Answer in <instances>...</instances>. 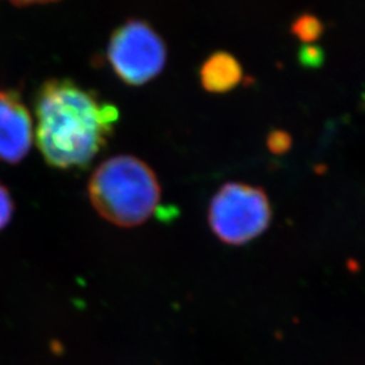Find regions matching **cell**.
<instances>
[{"mask_svg": "<svg viewBox=\"0 0 365 365\" xmlns=\"http://www.w3.org/2000/svg\"><path fill=\"white\" fill-rule=\"evenodd\" d=\"M302 60H303V63H307L309 66H314V63L321 64L322 54L317 48H306L302 53Z\"/></svg>", "mask_w": 365, "mask_h": 365, "instance_id": "10", "label": "cell"}, {"mask_svg": "<svg viewBox=\"0 0 365 365\" xmlns=\"http://www.w3.org/2000/svg\"><path fill=\"white\" fill-rule=\"evenodd\" d=\"M15 6L25 7V6H34V4H45V3H52L57 0H10Z\"/></svg>", "mask_w": 365, "mask_h": 365, "instance_id": "11", "label": "cell"}, {"mask_svg": "<svg viewBox=\"0 0 365 365\" xmlns=\"http://www.w3.org/2000/svg\"><path fill=\"white\" fill-rule=\"evenodd\" d=\"M322 24L314 15H302L292 25V33L303 42H313L322 34Z\"/></svg>", "mask_w": 365, "mask_h": 365, "instance_id": "7", "label": "cell"}, {"mask_svg": "<svg viewBox=\"0 0 365 365\" xmlns=\"http://www.w3.org/2000/svg\"><path fill=\"white\" fill-rule=\"evenodd\" d=\"M36 141L53 168H86L106 145L117 123L115 106L69 78H51L34 99Z\"/></svg>", "mask_w": 365, "mask_h": 365, "instance_id": "1", "label": "cell"}, {"mask_svg": "<svg viewBox=\"0 0 365 365\" xmlns=\"http://www.w3.org/2000/svg\"><path fill=\"white\" fill-rule=\"evenodd\" d=\"M272 209L267 194L242 182H227L215 194L209 210L212 232L229 245H244L267 230Z\"/></svg>", "mask_w": 365, "mask_h": 365, "instance_id": "3", "label": "cell"}, {"mask_svg": "<svg viewBox=\"0 0 365 365\" xmlns=\"http://www.w3.org/2000/svg\"><path fill=\"white\" fill-rule=\"evenodd\" d=\"M242 76V68L238 60L226 52L212 53L200 68L203 88L214 93L235 90Z\"/></svg>", "mask_w": 365, "mask_h": 365, "instance_id": "6", "label": "cell"}, {"mask_svg": "<svg viewBox=\"0 0 365 365\" xmlns=\"http://www.w3.org/2000/svg\"><path fill=\"white\" fill-rule=\"evenodd\" d=\"M160 192L155 172L133 156L113 157L102 163L88 182L93 209L120 227L148 221L157 210Z\"/></svg>", "mask_w": 365, "mask_h": 365, "instance_id": "2", "label": "cell"}, {"mask_svg": "<svg viewBox=\"0 0 365 365\" xmlns=\"http://www.w3.org/2000/svg\"><path fill=\"white\" fill-rule=\"evenodd\" d=\"M107 60L118 78L137 87L161 73L167 63V45L148 22L130 19L111 34Z\"/></svg>", "mask_w": 365, "mask_h": 365, "instance_id": "4", "label": "cell"}, {"mask_svg": "<svg viewBox=\"0 0 365 365\" xmlns=\"http://www.w3.org/2000/svg\"><path fill=\"white\" fill-rule=\"evenodd\" d=\"M289 146H291V138H289L287 133L277 130L269 134V137H268V148L276 155L287 152Z\"/></svg>", "mask_w": 365, "mask_h": 365, "instance_id": "9", "label": "cell"}, {"mask_svg": "<svg viewBox=\"0 0 365 365\" xmlns=\"http://www.w3.org/2000/svg\"><path fill=\"white\" fill-rule=\"evenodd\" d=\"M33 140V118L21 92L0 90V161L21 163L29 155Z\"/></svg>", "mask_w": 365, "mask_h": 365, "instance_id": "5", "label": "cell"}, {"mask_svg": "<svg viewBox=\"0 0 365 365\" xmlns=\"http://www.w3.org/2000/svg\"><path fill=\"white\" fill-rule=\"evenodd\" d=\"M15 205L9 188L0 182V232L13 220Z\"/></svg>", "mask_w": 365, "mask_h": 365, "instance_id": "8", "label": "cell"}]
</instances>
